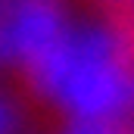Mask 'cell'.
<instances>
[{
	"label": "cell",
	"mask_w": 134,
	"mask_h": 134,
	"mask_svg": "<svg viewBox=\"0 0 134 134\" xmlns=\"http://www.w3.org/2000/svg\"><path fill=\"white\" fill-rule=\"evenodd\" d=\"M66 31L59 0H9L0 9V66H22Z\"/></svg>",
	"instance_id": "cell-1"
},
{
	"label": "cell",
	"mask_w": 134,
	"mask_h": 134,
	"mask_svg": "<svg viewBox=\"0 0 134 134\" xmlns=\"http://www.w3.org/2000/svg\"><path fill=\"white\" fill-rule=\"evenodd\" d=\"M31 128V112L22 94L9 84H0V134H25Z\"/></svg>",
	"instance_id": "cell-2"
},
{
	"label": "cell",
	"mask_w": 134,
	"mask_h": 134,
	"mask_svg": "<svg viewBox=\"0 0 134 134\" xmlns=\"http://www.w3.org/2000/svg\"><path fill=\"white\" fill-rule=\"evenodd\" d=\"M122 134H134V128H125V131H122Z\"/></svg>",
	"instance_id": "cell-3"
}]
</instances>
